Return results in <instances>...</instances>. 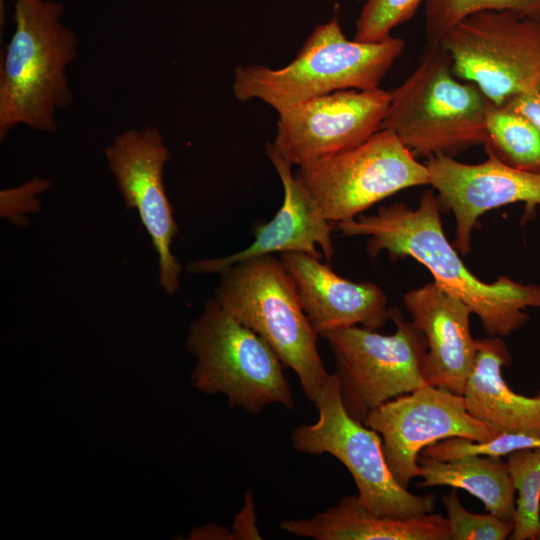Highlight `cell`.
Instances as JSON below:
<instances>
[{"instance_id": "1", "label": "cell", "mask_w": 540, "mask_h": 540, "mask_svg": "<svg viewBox=\"0 0 540 540\" xmlns=\"http://www.w3.org/2000/svg\"><path fill=\"white\" fill-rule=\"evenodd\" d=\"M344 236H365L367 252L375 257L409 256L424 265L440 288L466 303L488 336H508L529 319L525 309L540 308V285L508 277L492 283L473 275L444 235L441 207L434 190L421 196L416 209L403 203L382 206L374 215H360L334 224Z\"/></svg>"}, {"instance_id": "2", "label": "cell", "mask_w": 540, "mask_h": 540, "mask_svg": "<svg viewBox=\"0 0 540 540\" xmlns=\"http://www.w3.org/2000/svg\"><path fill=\"white\" fill-rule=\"evenodd\" d=\"M54 0H15L14 32L0 64V139L18 125L53 133L56 112L73 100L66 68L79 39Z\"/></svg>"}, {"instance_id": "3", "label": "cell", "mask_w": 540, "mask_h": 540, "mask_svg": "<svg viewBox=\"0 0 540 540\" xmlns=\"http://www.w3.org/2000/svg\"><path fill=\"white\" fill-rule=\"evenodd\" d=\"M404 47V40L393 36L380 42L350 40L332 18L314 28L286 66H238L233 93L239 101L260 100L279 112L339 90L376 89Z\"/></svg>"}, {"instance_id": "4", "label": "cell", "mask_w": 540, "mask_h": 540, "mask_svg": "<svg viewBox=\"0 0 540 540\" xmlns=\"http://www.w3.org/2000/svg\"><path fill=\"white\" fill-rule=\"evenodd\" d=\"M391 93L380 129H387L416 155L453 156L485 144L491 101L472 82L458 78L450 55L427 43L413 73Z\"/></svg>"}, {"instance_id": "5", "label": "cell", "mask_w": 540, "mask_h": 540, "mask_svg": "<svg viewBox=\"0 0 540 540\" xmlns=\"http://www.w3.org/2000/svg\"><path fill=\"white\" fill-rule=\"evenodd\" d=\"M216 301L262 337L297 375L314 401L329 377L319 355L318 333L306 316L296 286L272 255L240 261L219 273Z\"/></svg>"}, {"instance_id": "6", "label": "cell", "mask_w": 540, "mask_h": 540, "mask_svg": "<svg viewBox=\"0 0 540 540\" xmlns=\"http://www.w3.org/2000/svg\"><path fill=\"white\" fill-rule=\"evenodd\" d=\"M185 346L196 358L190 379L199 391L224 394L231 407L253 414L270 404L295 407L275 351L214 297L192 322Z\"/></svg>"}, {"instance_id": "7", "label": "cell", "mask_w": 540, "mask_h": 540, "mask_svg": "<svg viewBox=\"0 0 540 540\" xmlns=\"http://www.w3.org/2000/svg\"><path fill=\"white\" fill-rule=\"evenodd\" d=\"M313 403L317 422L292 432L297 451L337 458L352 475L363 503L377 516L410 518L433 512L434 494H412L394 479L378 433L346 410L336 373L329 375Z\"/></svg>"}, {"instance_id": "8", "label": "cell", "mask_w": 540, "mask_h": 540, "mask_svg": "<svg viewBox=\"0 0 540 540\" xmlns=\"http://www.w3.org/2000/svg\"><path fill=\"white\" fill-rule=\"evenodd\" d=\"M295 175L333 225L403 189L429 185L426 165L387 129L353 148L298 166Z\"/></svg>"}, {"instance_id": "9", "label": "cell", "mask_w": 540, "mask_h": 540, "mask_svg": "<svg viewBox=\"0 0 540 540\" xmlns=\"http://www.w3.org/2000/svg\"><path fill=\"white\" fill-rule=\"evenodd\" d=\"M454 74L474 83L495 105L540 85V17L514 11L468 16L439 41Z\"/></svg>"}, {"instance_id": "10", "label": "cell", "mask_w": 540, "mask_h": 540, "mask_svg": "<svg viewBox=\"0 0 540 540\" xmlns=\"http://www.w3.org/2000/svg\"><path fill=\"white\" fill-rule=\"evenodd\" d=\"M396 331L383 335L357 326L321 334L336 360L342 401L363 422L369 411L426 385L427 343L412 321L389 309Z\"/></svg>"}, {"instance_id": "11", "label": "cell", "mask_w": 540, "mask_h": 540, "mask_svg": "<svg viewBox=\"0 0 540 540\" xmlns=\"http://www.w3.org/2000/svg\"><path fill=\"white\" fill-rule=\"evenodd\" d=\"M363 423L382 436L387 466L404 488L420 476L418 456L426 446L449 437L487 441L500 434L468 412L463 395L428 384L377 406Z\"/></svg>"}, {"instance_id": "12", "label": "cell", "mask_w": 540, "mask_h": 540, "mask_svg": "<svg viewBox=\"0 0 540 540\" xmlns=\"http://www.w3.org/2000/svg\"><path fill=\"white\" fill-rule=\"evenodd\" d=\"M104 153L126 208L137 211L150 236L158 255L160 285L174 294L180 286L181 265L171 250L177 226L163 181L171 157L163 136L155 126L131 128L118 134Z\"/></svg>"}, {"instance_id": "13", "label": "cell", "mask_w": 540, "mask_h": 540, "mask_svg": "<svg viewBox=\"0 0 540 540\" xmlns=\"http://www.w3.org/2000/svg\"><path fill=\"white\" fill-rule=\"evenodd\" d=\"M391 93L347 89L315 97L278 113L276 150L292 165L353 148L380 130Z\"/></svg>"}, {"instance_id": "14", "label": "cell", "mask_w": 540, "mask_h": 540, "mask_svg": "<svg viewBox=\"0 0 540 540\" xmlns=\"http://www.w3.org/2000/svg\"><path fill=\"white\" fill-rule=\"evenodd\" d=\"M487 155L488 159L476 164L445 154L431 156L425 163L441 210L454 214L453 245L463 255L469 253L473 229L485 212L522 202L528 219L540 206V172L522 170Z\"/></svg>"}, {"instance_id": "15", "label": "cell", "mask_w": 540, "mask_h": 540, "mask_svg": "<svg viewBox=\"0 0 540 540\" xmlns=\"http://www.w3.org/2000/svg\"><path fill=\"white\" fill-rule=\"evenodd\" d=\"M266 154L281 180L284 197L272 220L255 228V239L247 248L224 257L190 262L192 273H220L243 260L274 253L301 252L330 262L334 255L333 223L320 212L308 191L292 172V164L267 143Z\"/></svg>"}, {"instance_id": "16", "label": "cell", "mask_w": 540, "mask_h": 540, "mask_svg": "<svg viewBox=\"0 0 540 540\" xmlns=\"http://www.w3.org/2000/svg\"><path fill=\"white\" fill-rule=\"evenodd\" d=\"M403 303L426 339V383L463 395L478 352L470 307L435 282L408 291Z\"/></svg>"}, {"instance_id": "17", "label": "cell", "mask_w": 540, "mask_h": 540, "mask_svg": "<svg viewBox=\"0 0 540 540\" xmlns=\"http://www.w3.org/2000/svg\"><path fill=\"white\" fill-rule=\"evenodd\" d=\"M301 306L316 332L357 326L376 330L389 318L387 296L371 282H352L320 259L301 252L281 253Z\"/></svg>"}, {"instance_id": "18", "label": "cell", "mask_w": 540, "mask_h": 540, "mask_svg": "<svg viewBox=\"0 0 540 540\" xmlns=\"http://www.w3.org/2000/svg\"><path fill=\"white\" fill-rule=\"evenodd\" d=\"M280 529L316 540H450L447 518L441 514L377 516L359 495H346L309 519L283 520Z\"/></svg>"}, {"instance_id": "19", "label": "cell", "mask_w": 540, "mask_h": 540, "mask_svg": "<svg viewBox=\"0 0 540 540\" xmlns=\"http://www.w3.org/2000/svg\"><path fill=\"white\" fill-rule=\"evenodd\" d=\"M512 361L499 336L478 340V352L463 398L468 412L500 433L540 435V396L515 393L506 383L502 368Z\"/></svg>"}, {"instance_id": "20", "label": "cell", "mask_w": 540, "mask_h": 540, "mask_svg": "<svg viewBox=\"0 0 540 540\" xmlns=\"http://www.w3.org/2000/svg\"><path fill=\"white\" fill-rule=\"evenodd\" d=\"M420 487L449 486L478 498L489 513L514 523L516 502L507 462L501 457L466 456L439 461L418 456Z\"/></svg>"}, {"instance_id": "21", "label": "cell", "mask_w": 540, "mask_h": 540, "mask_svg": "<svg viewBox=\"0 0 540 540\" xmlns=\"http://www.w3.org/2000/svg\"><path fill=\"white\" fill-rule=\"evenodd\" d=\"M486 153L527 171L540 172V131L520 112L491 102L486 117Z\"/></svg>"}, {"instance_id": "22", "label": "cell", "mask_w": 540, "mask_h": 540, "mask_svg": "<svg viewBox=\"0 0 540 540\" xmlns=\"http://www.w3.org/2000/svg\"><path fill=\"white\" fill-rule=\"evenodd\" d=\"M507 466L518 492L511 540H536L540 531V447L507 455Z\"/></svg>"}, {"instance_id": "23", "label": "cell", "mask_w": 540, "mask_h": 540, "mask_svg": "<svg viewBox=\"0 0 540 540\" xmlns=\"http://www.w3.org/2000/svg\"><path fill=\"white\" fill-rule=\"evenodd\" d=\"M427 43H439L455 25L482 11L509 10L540 17V0H425Z\"/></svg>"}, {"instance_id": "24", "label": "cell", "mask_w": 540, "mask_h": 540, "mask_svg": "<svg viewBox=\"0 0 540 540\" xmlns=\"http://www.w3.org/2000/svg\"><path fill=\"white\" fill-rule=\"evenodd\" d=\"M540 447V435L500 433L487 441L449 437L423 448L419 455L439 461H452L466 456L502 457L522 449Z\"/></svg>"}, {"instance_id": "25", "label": "cell", "mask_w": 540, "mask_h": 540, "mask_svg": "<svg viewBox=\"0 0 540 540\" xmlns=\"http://www.w3.org/2000/svg\"><path fill=\"white\" fill-rule=\"evenodd\" d=\"M353 39L380 42L397 26L411 20L425 0H364Z\"/></svg>"}, {"instance_id": "26", "label": "cell", "mask_w": 540, "mask_h": 540, "mask_svg": "<svg viewBox=\"0 0 540 540\" xmlns=\"http://www.w3.org/2000/svg\"><path fill=\"white\" fill-rule=\"evenodd\" d=\"M442 500L448 515L450 540H504L513 531V522L491 513L474 514L466 510L455 489Z\"/></svg>"}, {"instance_id": "27", "label": "cell", "mask_w": 540, "mask_h": 540, "mask_svg": "<svg viewBox=\"0 0 540 540\" xmlns=\"http://www.w3.org/2000/svg\"><path fill=\"white\" fill-rule=\"evenodd\" d=\"M51 186L47 179L34 177L18 187L2 190L0 193L1 216L21 227L26 224L28 214L40 209L39 195Z\"/></svg>"}, {"instance_id": "28", "label": "cell", "mask_w": 540, "mask_h": 540, "mask_svg": "<svg viewBox=\"0 0 540 540\" xmlns=\"http://www.w3.org/2000/svg\"><path fill=\"white\" fill-rule=\"evenodd\" d=\"M233 539H260L261 536L255 525V510L253 497L247 493L245 505L236 515L232 531Z\"/></svg>"}, {"instance_id": "29", "label": "cell", "mask_w": 540, "mask_h": 540, "mask_svg": "<svg viewBox=\"0 0 540 540\" xmlns=\"http://www.w3.org/2000/svg\"><path fill=\"white\" fill-rule=\"evenodd\" d=\"M504 105L526 116L540 131V85L527 93L511 98Z\"/></svg>"}, {"instance_id": "30", "label": "cell", "mask_w": 540, "mask_h": 540, "mask_svg": "<svg viewBox=\"0 0 540 540\" xmlns=\"http://www.w3.org/2000/svg\"><path fill=\"white\" fill-rule=\"evenodd\" d=\"M536 540H540V531H539V534L537 535Z\"/></svg>"}, {"instance_id": "31", "label": "cell", "mask_w": 540, "mask_h": 540, "mask_svg": "<svg viewBox=\"0 0 540 540\" xmlns=\"http://www.w3.org/2000/svg\"><path fill=\"white\" fill-rule=\"evenodd\" d=\"M537 396H540V392H539V394Z\"/></svg>"}]
</instances>
